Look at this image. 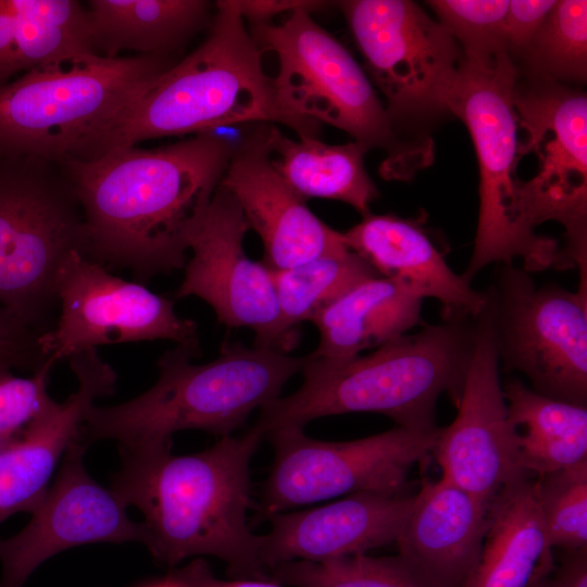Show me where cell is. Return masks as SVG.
Returning a JSON list of instances; mask_svg holds the SVG:
<instances>
[{"label": "cell", "mask_w": 587, "mask_h": 587, "mask_svg": "<svg viewBox=\"0 0 587 587\" xmlns=\"http://www.w3.org/2000/svg\"><path fill=\"white\" fill-rule=\"evenodd\" d=\"M234 145L203 133L155 149L116 147L60 164L78 199L84 257L138 282L185 267L189 239L220 186Z\"/></svg>", "instance_id": "6da1fadb"}, {"label": "cell", "mask_w": 587, "mask_h": 587, "mask_svg": "<svg viewBox=\"0 0 587 587\" xmlns=\"http://www.w3.org/2000/svg\"><path fill=\"white\" fill-rule=\"evenodd\" d=\"M263 437L253 426L188 455L173 454L171 446L121 449L111 489L143 515L145 545L159 562L209 555L238 578L268 579L260 535L247 522L250 463Z\"/></svg>", "instance_id": "7a4b0ae2"}, {"label": "cell", "mask_w": 587, "mask_h": 587, "mask_svg": "<svg viewBox=\"0 0 587 587\" xmlns=\"http://www.w3.org/2000/svg\"><path fill=\"white\" fill-rule=\"evenodd\" d=\"M476 329L463 320L446 321L403 335L373 352L346 359L304 357L303 382L292 394L261 408L257 426L265 437L324 416L374 412L397 426L437 428L435 408L447 392L457 407Z\"/></svg>", "instance_id": "3957f363"}, {"label": "cell", "mask_w": 587, "mask_h": 587, "mask_svg": "<svg viewBox=\"0 0 587 587\" xmlns=\"http://www.w3.org/2000/svg\"><path fill=\"white\" fill-rule=\"evenodd\" d=\"M199 341L179 344L158 360L159 376L141 395L112 407L95 405L80 430L82 440H114L120 449L171 446L172 436L200 429L220 437L241 427L249 415L278 398L301 371L304 358L240 344L193 364Z\"/></svg>", "instance_id": "277c9868"}, {"label": "cell", "mask_w": 587, "mask_h": 587, "mask_svg": "<svg viewBox=\"0 0 587 587\" xmlns=\"http://www.w3.org/2000/svg\"><path fill=\"white\" fill-rule=\"evenodd\" d=\"M175 63L88 53L25 72L0 88V160L102 157L133 104Z\"/></svg>", "instance_id": "5b68a950"}, {"label": "cell", "mask_w": 587, "mask_h": 587, "mask_svg": "<svg viewBox=\"0 0 587 587\" xmlns=\"http://www.w3.org/2000/svg\"><path fill=\"white\" fill-rule=\"evenodd\" d=\"M243 123L283 124L299 137H316L320 126L283 108L245 20L232 0H221L205 40L133 104L112 149Z\"/></svg>", "instance_id": "8992f818"}, {"label": "cell", "mask_w": 587, "mask_h": 587, "mask_svg": "<svg viewBox=\"0 0 587 587\" xmlns=\"http://www.w3.org/2000/svg\"><path fill=\"white\" fill-rule=\"evenodd\" d=\"M519 66L508 51L463 55L448 110L466 125L479 167V211L474 250L463 276L486 265L522 259L527 272L558 267L560 247L528 225L522 201L515 86Z\"/></svg>", "instance_id": "52a82bcc"}, {"label": "cell", "mask_w": 587, "mask_h": 587, "mask_svg": "<svg viewBox=\"0 0 587 587\" xmlns=\"http://www.w3.org/2000/svg\"><path fill=\"white\" fill-rule=\"evenodd\" d=\"M311 13L297 9L279 23L250 26L259 49L277 58L273 85L279 103L299 118L348 133L369 149H388L382 175L387 179L408 178L416 150L397 142L394 124L369 76Z\"/></svg>", "instance_id": "ba28073f"}, {"label": "cell", "mask_w": 587, "mask_h": 587, "mask_svg": "<svg viewBox=\"0 0 587 587\" xmlns=\"http://www.w3.org/2000/svg\"><path fill=\"white\" fill-rule=\"evenodd\" d=\"M85 252L82 209L62 166L36 158L0 160V304L46 333L59 272Z\"/></svg>", "instance_id": "9c48e42d"}, {"label": "cell", "mask_w": 587, "mask_h": 587, "mask_svg": "<svg viewBox=\"0 0 587 587\" xmlns=\"http://www.w3.org/2000/svg\"><path fill=\"white\" fill-rule=\"evenodd\" d=\"M519 126L525 138L520 158L534 153L537 172L522 180L528 225L555 221L565 229L566 246L558 267L577 266L587 280V98L559 82L520 73L515 86Z\"/></svg>", "instance_id": "30bf717a"}, {"label": "cell", "mask_w": 587, "mask_h": 587, "mask_svg": "<svg viewBox=\"0 0 587 587\" xmlns=\"http://www.w3.org/2000/svg\"><path fill=\"white\" fill-rule=\"evenodd\" d=\"M440 428L421 432L396 426L347 441L307 436L301 427L270 432L274 461L264 483L260 513L358 492L403 494L411 469L433 451Z\"/></svg>", "instance_id": "8fae6325"}, {"label": "cell", "mask_w": 587, "mask_h": 587, "mask_svg": "<svg viewBox=\"0 0 587 587\" xmlns=\"http://www.w3.org/2000/svg\"><path fill=\"white\" fill-rule=\"evenodd\" d=\"M338 4L394 125L448 110L463 53L439 21L407 0Z\"/></svg>", "instance_id": "7c38bea8"}, {"label": "cell", "mask_w": 587, "mask_h": 587, "mask_svg": "<svg viewBox=\"0 0 587 587\" xmlns=\"http://www.w3.org/2000/svg\"><path fill=\"white\" fill-rule=\"evenodd\" d=\"M495 305L499 357L524 373L538 394L587 402V284L577 291L537 288L525 271L507 265Z\"/></svg>", "instance_id": "4fadbf2b"}, {"label": "cell", "mask_w": 587, "mask_h": 587, "mask_svg": "<svg viewBox=\"0 0 587 587\" xmlns=\"http://www.w3.org/2000/svg\"><path fill=\"white\" fill-rule=\"evenodd\" d=\"M55 292L59 320L41 336L51 365L105 345L198 341L197 324L178 316L171 299L112 275L78 251L71 252L63 263Z\"/></svg>", "instance_id": "5bb4252c"}, {"label": "cell", "mask_w": 587, "mask_h": 587, "mask_svg": "<svg viewBox=\"0 0 587 587\" xmlns=\"http://www.w3.org/2000/svg\"><path fill=\"white\" fill-rule=\"evenodd\" d=\"M247 230L237 201L218 186L189 239L191 258L175 297L196 296L226 327L253 330L254 347L288 353L298 333L282 319L271 268L247 255Z\"/></svg>", "instance_id": "9a60e30c"}, {"label": "cell", "mask_w": 587, "mask_h": 587, "mask_svg": "<svg viewBox=\"0 0 587 587\" xmlns=\"http://www.w3.org/2000/svg\"><path fill=\"white\" fill-rule=\"evenodd\" d=\"M478 319L458 414L440 428L432 452L441 477L489 505L505 486L529 473L520 464V434L499 379L498 332L489 297Z\"/></svg>", "instance_id": "2e32d148"}, {"label": "cell", "mask_w": 587, "mask_h": 587, "mask_svg": "<svg viewBox=\"0 0 587 587\" xmlns=\"http://www.w3.org/2000/svg\"><path fill=\"white\" fill-rule=\"evenodd\" d=\"M86 449L80 437L68 447L28 524L0 539V587H24L38 566L71 548L93 542L145 544L143 523L134 522L118 496L88 474Z\"/></svg>", "instance_id": "e0dca14e"}, {"label": "cell", "mask_w": 587, "mask_h": 587, "mask_svg": "<svg viewBox=\"0 0 587 587\" xmlns=\"http://www.w3.org/2000/svg\"><path fill=\"white\" fill-rule=\"evenodd\" d=\"M234 150L220 186L237 201L249 229L262 240L263 263L284 270L348 250L341 232L320 220L273 166L266 124Z\"/></svg>", "instance_id": "ac0fdd59"}, {"label": "cell", "mask_w": 587, "mask_h": 587, "mask_svg": "<svg viewBox=\"0 0 587 587\" xmlns=\"http://www.w3.org/2000/svg\"><path fill=\"white\" fill-rule=\"evenodd\" d=\"M77 389L63 402L51 399L15 438L0 445V524L32 513L98 398L114 391L117 375L97 349L68 358Z\"/></svg>", "instance_id": "d6986e66"}, {"label": "cell", "mask_w": 587, "mask_h": 587, "mask_svg": "<svg viewBox=\"0 0 587 587\" xmlns=\"http://www.w3.org/2000/svg\"><path fill=\"white\" fill-rule=\"evenodd\" d=\"M415 495L358 492L317 508L270 515L260 535V558L267 572L289 561L323 562L362 554L395 542Z\"/></svg>", "instance_id": "ffe728a7"}, {"label": "cell", "mask_w": 587, "mask_h": 587, "mask_svg": "<svg viewBox=\"0 0 587 587\" xmlns=\"http://www.w3.org/2000/svg\"><path fill=\"white\" fill-rule=\"evenodd\" d=\"M489 505L444 477L423 479L395 541L398 554L435 587H463L480 553Z\"/></svg>", "instance_id": "44dd1931"}, {"label": "cell", "mask_w": 587, "mask_h": 587, "mask_svg": "<svg viewBox=\"0 0 587 587\" xmlns=\"http://www.w3.org/2000/svg\"><path fill=\"white\" fill-rule=\"evenodd\" d=\"M346 245L362 257L379 276L404 285L421 298H436L446 321L478 316L488 296L455 274L425 230L411 220L394 214H372L346 232Z\"/></svg>", "instance_id": "7402d4cb"}, {"label": "cell", "mask_w": 587, "mask_h": 587, "mask_svg": "<svg viewBox=\"0 0 587 587\" xmlns=\"http://www.w3.org/2000/svg\"><path fill=\"white\" fill-rule=\"evenodd\" d=\"M536 494L526 474L492 500L476 565L463 587H528L554 567Z\"/></svg>", "instance_id": "603a6c76"}, {"label": "cell", "mask_w": 587, "mask_h": 587, "mask_svg": "<svg viewBox=\"0 0 587 587\" xmlns=\"http://www.w3.org/2000/svg\"><path fill=\"white\" fill-rule=\"evenodd\" d=\"M422 301L391 278L364 279L311 321L320 341L309 357L346 359L390 342L420 324Z\"/></svg>", "instance_id": "cb8c5ba5"}, {"label": "cell", "mask_w": 587, "mask_h": 587, "mask_svg": "<svg viewBox=\"0 0 587 587\" xmlns=\"http://www.w3.org/2000/svg\"><path fill=\"white\" fill-rule=\"evenodd\" d=\"M95 52L122 51L173 58L210 16L204 0H91L87 2ZM98 54V53H97Z\"/></svg>", "instance_id": "d4e9b609"}, {"label": "cell", "mask_w": 587, "mask_h": 587, "mask_svg": "<svg viewBox=\"0 0 587 587\" xmlns=\"http://www.w3.org/2000/svg\"><path fill=\"white\" fill-rule=\"evenodd\" d=\"M266 142L273 166L304 200H337L363 216L370 213L378 192L364 165L370 150L365 145L355 140L329 145L317 137L291 139L274 124H266Z\"/></svg>", "instance_id": "484cf974"}, {"label": "cell", "mask_w": 587, "mask_h": 587, "mask_svg": "<svg viewBox=\"0 0 587 587\" xmlns=\"http://www.w3.org/2000/svg\"><path fill=\"white\" fill-rule=\"evenodd\" d=\"M519 437L520 464L537 476L587 461V408L538 394L513 378L503 387Z\"/></svg>", "instance_id": "4316f807"}, {"label": "cell", "mask_w": 587, "mask_h": 587, "mask_svg": "<svg viewBox=\"0 0 587 587\" xmlns=\"http://www.w3.org/2000/svg\"><path fill=\"white\" fill-rule=\"evenodd\" d=\"M282 319L292 332L345 292L377 272L358 253L326 254L284 270H271Z\"/></svg>", "instance_id": "83f0119b"}, {"label": "cell", "mask_w": 587, "mask_h": 587, "mask_svg": "<svg viewBox=\"0 0 587 587\" xmlns=\"http://www.w3.org/2000/svg\"><path fill=\"white\" fill-rule=\"evenodd\" d=\"M268 579L291 587H435L399 554L289 561L271 567Z\"/></svg>", "instance_id": "f1b7e54d"}, {"label": "cell", "mask_w": 587, "mask_h": 587, "mask_svg": "<svg viewBox=\"0 0 587 587\" xmlns=\"http://www.w3.org/2000/svg\"><path fill=\"white\" fill-rule=\"evenodd\" d=\"M530 74L584 82L587 74V1H557L520 57Z\"/></svg>", "instance_id": "f546056e"}, {"label": "cell", "mask_w": 587, "mask_h": 587, "mask_svg": "<svg viewBox=\"0 0 587 587\" xmlns=\"http://www.w3.org/2000/svg\"><path fill=\"white\" fill-rule=\"evenodd\" d=\"M536 494L551 548L587 547V461L537 476Z\"/></svg>", "instance_id": "4dcf8cb0"}, {"label": "cell", "mask_w": 587, "mask_h": 587, "mask_svg": "<svg viewBox=\"0 0 587 587\" xmlns=\"http://www.w3.org/2000/svg\"><path fill=\"white\" fill-rule=\"evenodd\" d=\"M427 4L452 37L461 42L463 55L478 57L508 51L504 21L509 1L435 0Z\"/></svg>", "instance_id": "1f68e13d"}, {"label": "cell", "mask_w": 587, "mask_h": 587, "mask_svg": "<svg viewBox=\"0 0 587 587\" xmlns=\"http://www.w3.org/2000/svg\"><path fill=\"white\" fill-rule=\"evenodd\" d=\"M9 14L14 22L16 52L22 72L82 54L96 53L89 43L62 28Z\"/></svg>", "instance_id": "d6a6232c"}, {"label": "cell", "mask_w": 587, "mask_h": 587, "mask_svg": "<svg viewBox=\"0 0 587 587\" xmlns=\"http://www.w3.org/2000/svg\"><path fill=\"white\" fill-rule=\"evenodd\" d=\"M0 369V445L18 436L52 399L47 391L51 369L17 376Z\"/></svg>", "instance_id": "836d02e7"}, {"label": "cell", "mask_w": 587, "mask_h": 587, "mask_svg": "<svg viewBox=\"0 0 587 587\" xmlns=\"http://www.w3.org/2000/svg\"><path fill=\"white\" fill-rule=\"evenodd\" d=\"M42 332L27 325L0 304V369H52L41 346Z\"/></svg>", "instance_id": "e575fe53"}, {"label": "cell", "mask_w": 587, "mask_h": 587, "mask_svg": "<svg viewBox=\"0 0 587 587\" xmlns=\"http://www.w3.org/2000/svg\"><path fill=\"white\" fill-rule=\"evenodd\" d=\"M0 4L13 15L62 28L93 49L89 14L79 1L0 0Z\"/></svg>", "instance_id": "d590c367"}, {"label": "cell", "mask_w": 587, "mask_h": 587, "mask_svg": "<svg viewBox=\"0 0 587 587\" xmlns=\"http://www.w3.org/2000/svg\"><path fill=\"white\" fill-rule=\"evenodd\" d=\"M557 1H509L504 21V39L510 55L520 58L535 37Z\"/></svg>", "instance_id": "8d00e7d4"}, {"label": "cell", "mask_w": 587, "mask_h": 587, "mask_svg": "<svg viewBox=\"0 0 587 587\" xmlns=\"http://www.w3.org/2000/svg\"><path fill=\"white\" fill-rule=\"evenodd\" d=\"M245 22L250 26L271 23L278 14H288L297 9H307L311 12L328 4L326 1L314 0H232Z\"/></svg>", "instance_id": "74e56055"}, {"label": "cell", "mask_w": 587, "mask_h": 587, "mask_svg": "<svg viewBox=\"0 0 587 587\" xmlns=\"http://www.w3.org/2000/svg\"><path fill=\"white\" fill-rule=\"evenodd\" d=\"M182 587H283L268 579L223 580L213 576L207 564L196 560L172 575Z\"/></svg>", "instance_id": "f35d334b"}, {"label": "cell", "mask_w": 587, "mask_h": 587, "mask_svg": "<svg viewBox=\"0 0 587 587\" xmlns=\"http://www.w3.org/2000/svg\"><path fill=\"white\" fill-rule=\"evenodd\" d=\"M550 576L558 587H587V547L562 550Z\"/></svg>", "instance_id": "ab89813d"}, {"label": "cell", "mask_w": 587, "mask_h": 587, "mask_svg": "<svg viewBox=\"0 0 587 587\" xmlns=\"http://www.w3.org/2000/svg\"><path fill=\"white\" fill-rule=\"evenodd\" d=\"M22 72L17 59L14 22L0 5V88Z\"/></svg>", "instance_id": "60d3db41"}, {"label": "cell", "mask_w": 587, "mask_h": 587, "mask_svg": "<svg viewBox=\"0 0 587 587\" xmlns=\"http://www.w3.org/2000/svg\"><path fill=\"white\" fill-rule=\"evenodd\" d=\"M528 587H558V585L554 583V580L549 575L547 577L540 578V579L532 583Z\"/></svg>", "instance_id": "b9f144b4"}, {"label": "cell", "mask_w": 587, "mask_h": 587, "mask_svg": "<svg viewBox=\"0 0 587 587\" xmlns=\"http://www.w3.org/2000/svg\"><path fill=\"white\" fill-rule=\"evenodd\" d=\"M151 587H182L176 580L175 578L171 575L170 577H167L166 579L151 586Z\"/></svg>", "instance_id": "7bdbcfd3"}]
</instances>
